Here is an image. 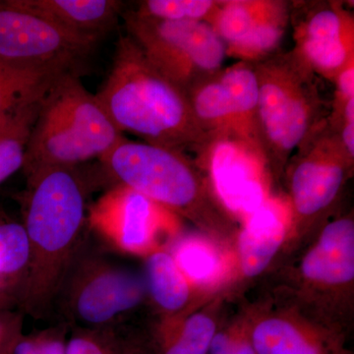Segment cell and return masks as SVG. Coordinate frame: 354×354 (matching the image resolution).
Here are the masks:
<instances>
[{
    "label": "cell",
    "instance_id": "cell-1",
    "mask_svg": "<svg viewBox=\"0 0 354 354\" xmlns=\"http://www.w3.org/2000/svg\"><path fill=\"white\" fill-rule=\"evenodd\" d=\"M23 227L30 265L19 305L35 319H46L70 266L79 252L86 215V187L74 167H44L27 176Z\"/></svg>",
    "mask_w": 354,
    "mask_h": 354
},
{
    "label": "cell",
    "instance_id": "cell-2",
    "mask_svg": "<svg viewBox=\"0 0 354 354\" xmlns=\"http://www.w3.org/2000/svg\"><path fill=\"white\" fill-rule=\"evenodd\" d=\"M95 97L121 134L177 151L199 138L184 88L153 66L129 36L118 41L113 68Z\"/></svg>",
    "mask_w": 354,
    "mask_h": 354
},
{
    "label": "cell",
    "instance_id": "cell-3",
    "mask_svg": "<svg viewBox=\"0 0 354 354\" xmlns=\"http://www.w3.org/2000/svg\"><path fill=\"white\" fill-rule=\"evenodd\" d=\"M100 160L118 185L136 191L192 221L199 232L234 245V221L178 151L124 138Z\"/></svg>",
    "mask_w": 354,
    "mask_h": 354
},
{
    "label": "cell",
    "instance_id": "cell-4",
    "mask_svg": "<svg viewBox=\"0 0 354 354\" xmlns=\"http://www.w3.org/2000/svg\"><path fill=\"white\" fill-rule=\"evenodd\" d=\"M124 139L76 72L55 79L46 91L32 127L23 169L75 167L101 158Z\"/></svg>",
    "mask_w": 354,
    "mask_h": 354
},
{
    "label": "cell",
    "instance_id": "cell-5",
    "mask_svg": "<svg viewBox=\"0 0 354 354\" xmlns=\"http://www.w3.org/2000/svg\"><path fill=\"white\" fill-rule=\"evenodd\" d=\"M274 295L312 320L348 335L354 306V221H329L311 241Z\"/></svg>",
    "mask_w": 354,
    "mask_h": 354
},
{
    "label": "cell",
    "instance_id": "cell-6",
    "mask_svg": "<svg viewBox=\"0 0 354 354\" xmlns=\"http://www.w3.org/2000/svg\"><path fill=\"white\" fill-rule=\"evenodd\" d=\"M147 304L143 274L101 256L77 253L55 300L75 328L118 327Z\"/></svg>",
    "mask_w": 354,
    "mask_h": 354
},
{
    "label": "cell",
    "instance_id": "cell-7",
    "mask_svg": "<svg viewBox=\"0 0 354 354\" xmlns=\"http://www.w3.org/2000/svg\"><path fill=\"white\" fill-rule=\"evenodd\" d=\"M129 37L164 75L181 88L220 69L227 46L205 21H160L125 16Z\"/></svg>",
    "mask_w": 354,
    "mask_h": 354
},
{
    "label": "cell",
    "instance_id": "cell-8",
    "mask_svg": "<svg viewBox=\"0 0 354 354\" xmlns=\"http://www.w3.org/2000/svg\"><path fill=\"white\" fill-rule=\"evenodd\" d=\"M97 41L76 36L18 3L0 1V62L32 71L76 72Z\"/></svg>",
    "mask_w": 354,
    "mask_h": 354
},
{
    "label": "cell",
    "instance_id": "cell-9",
    "mask_svg": "<svg viewBox=\"0 0 354 354\" xmlns=\"http://www.w3.org/2000/svg\"><path fill=\"white\" fill-rule=\"evenodd\" d=\"M177 218L136 191L116 185L91 207L88 221L113 248L145 258L167 249L180 234Z\"/></svg>",
    "mask_w": 354,
    "mask_h": 354
},
{
    "label": "cell",
    "instance_id": "cell-10",
    "mask_svg": "<svg viewBox=\"0 0 354 354\" xmlns=\"http://www.w3.org/2000/svg\"><path fill=\"white\" fill-rule=\"evenodd\" d=\"M256 74L259 83L258 122L272 150L288 156L301 145L311 129V93L292 64L269 62L256 70Z\"/></svg>",
    "mask_w": 354,
    "mask_h": 354
},
{
    "label": "cell",
    "instance_id": "cell-11",
    "mask_svg": "<svg viewBox=\"0 0 354 354\" xmlns=\"http://www.w3.org/2000/svg\"><path fill=\"white\" fill-rule=\"evenodd\" d=\"M248 312L257 354H353L348 335L312 320L278 295Z\"/></svg>",
    "mask_w": 354,
    "mask_h": 354
},
{
    "label": "cell",
    "instance_id": "cell-12",
    "mask_svg": "<svg viewBox=\"0 0 354 354\" xmlns=\"http://www.w3.org/2000/svg\"><path fill=\"white\" fill-rule=\"evenodd\" d=\"M346 177L344 155L329 143L318 145L297 162L290 178L291 230L285 249L300 243L305 228L333 204Z\"/></svg>",
    "mask_w": 354,
    "mask_h": 354
},
{
    "label": "cell",
    "instance_id": "cell-13",
    "mask_svg": "<svg viewBox=\"0 0 354 354\" xmlns=\"http://www.w3.org/2000/svg\"><path fill=\"white\" fill-rule=\"evenodd\" d=\"M209 176L221 206L241 221L272 199L262 162L241 142L223 140L214 147Z\"/></svg>",
    "mask_w": 354,
    "mask_h": 354
},
{
    "label": "cell",
    "instance_id": "cell-14",
    "mask_svg": "<svg viewBox=\"0 0 354 354\" xmlns=\"http://www.w3.org/2000/svg\"><path fill=\"white\" fill-rule=\"evenodd\" d=\"M286 23L283 4L230 1L215 9L209 25L227 46V55L250 60L264 57L279 46Z\"/></svg>",
    "mask_w": 354,
    "mask_h": 354
},
{
    "label": "cell",
    "instance_id": "cell-15",
    "mask_svg": "<svg viewBox=\"0 0 354 354\" xmlns=\"http://www.w3.org/2000/svg\"><path fill=\"white\" fill-rule=\"evenodd\" d=\"M167 250L205 299L227 295L236 279L234 246L204 232H180Z\"/></svg>",
    "mask_w": 354,
    "mask_h": 354
},
{
    "label": "cell",
    "instance_id": "cell-16",
    "mask_svg": "<svg viewBox=\"0 0 354 354\" xmlns=\"http://www.w3.org/2000/svg\"><path fill=\"white\" fill-rule=\"evenodd\" d=\"M290 230V209L272 198L242 221L234 244L235 283L262 276L286 248Z\"/></svg>",
    "mask_w": 354,
    "mask_h": 354
},
{
    "label": "cell",
    "instance_id": "cell-17",
    "mask_svg": "<svg viewBox=\"0 0 354 354\" xmlns=\"http://www.w3.org/2000/svg\"><path fill=\"white\" fill-rule=\"evenodd\" d=\"M258 99L256 70L239 64L198 88L190 102L198 122L225 127L250 122L257 116Z\"/></svg>",
    "mask_w": 354,
    "mask_h": 354
},
{
    "label": "cell",
    "instance_id": "cell-18",
    "mask_svg": "<svg viewBox=\"0 0 354 354\" xmlns=\"http://www.w3.org/2000/svg\"><path fill=\"white\" fill-rule=\"evenodd\" d=\"M142 274L147 304L155 310L158 320L180 318L209 301L193 288L167 249L145 257Z\"/></svg>",
    "mask_w": 354,
    "mask_h": 354
},
{
    "label": "cell",
    "instance_id": "cell-19",
    "mask_svg": "<svg viewBox=\"0 0 354 354\" xmlns=\"http://www.w3.org/2000/svg\"><path fill=\"white\" fill-rule=\"evenodd\" d=\"M227 295L212 298L187 315L158 320L150 337L156 354H208L221 328V307Z\"/></svg>",
    "mask_w": 354,
    "mask_h": 354
},
{
    "label": "cell",
    "instance_id": "cell-20",
    "mask_svg": "<svg viewBox=\"0 0 354 354\" xmlns=\"http://www.w3.org/2000/svg\"><path fill=\"white\" fill-rule=\"evenodd\" d=\"M18 3L76 36L99 41L113 29L122 3L115 0H17Z\"/></svg>",
    "mask_w": 354,
    "mask_h": 354
},
{
    "label": "cell",
    "instance_id": "cell-21",
    "mask_svg": "<svg viewBox=\"0 0 354 354\" xmlns=\"http://www.w3.org/2000/svg\"><path fill=\"white\" fill-rule=\"evenodd\" d=\"M342 14L323 9L305 23L300 36L302 57L325 74L339 73L351 59V36Z\"/></svg>",
    "mask_w": 354,
    "mask_h": 354
},
{
    "label": "cell",
    "instance_id": "cell-22",
    "mask_svg": "<svg viewBox=\"0 0 354 354\" xmlns=\"http://www.w3.org/2000/svg\"><path fill=\"white\" fill-rule=\"evenodd\" d=\"M30 265V246L23 225L0 223V295L6 304H19Z\"/></svg>",
    "mask_w": 354,
    "mask_h": 354
},
{
    "label": "cell",
    "instance_id": "cell-23",
    "mask_svg": "<svg viewBox=\"0 0 354 354\" xmlns=\"http://www.w3.org/2000/svg\"><path fill=\"white\" fill-rule=\"evenodd\" d=\"M46 91L23 104L0 127V184L24 167L28 144Z\"/></svg>",
    "mask_w": 354,
    "mask_h": 354
},
{
    "label": "cell",
    "instance_id": "cell-24",
    "mask_svg": "<svg viewBox=\"0 0 354 354\" xmlns=\"http://www.w3.org/2000/svg\"><path fill=\"white\" fill-rule=\"evenodd\" d=\"M59 76L0 62V127L23 104L46 92Z\"/></svg>",
    "mask_w": 354,
    "mask_h": 354
},
{
    "label": "cell",
    "instance_id": "cell-25",
    "mask_svg": "<svg viewBox=\"0 0 354 354\" xmlns=\"http://www.w3.org/2000/svg\"><path fill=\"white\" fill-rule=\"evenodd\" d=\"M216 6L215 1L209 0H149L135 13L160 21H203Z\"/></svg>",
    "mask_w": 354,
    "mask_h": 354
},
{
    "label": "cell",
    "instance_id": "cell-26",
    "mask_svg": "<svg viewBox=\"0 0 354 354\" xmlns=\"http://www.w3.org/2000/svg\"><path fill=\"white\" fill-rule=\"evenodd\" d=\"M121 333L113 328H75L67 337L65 354H120Z\"/></svg>",
    "mask_w": 354,
    "mask_h": 354
},
{
    "label": "cell",
    "instance_id": "cell-27",
    "mask_svg": "<svg viewBox=\"0 0 354 354\" xmlns=\"http://www.w3.org/2000/svg\"><path fill=\"white\" fill-rule=\"evenodd\" d=\"M208 354H257L253 344L248 309L230 325L221 326Z\"/></svg>",
    "mask_w": 354,
    "mask_h": 354
},
{
    "label": "cell",
    "instance_id": "cell-28",
    "mask_svg": "<svg viewBox=\"0 0 354 354\" xmlns=\"http://www.w3.org/2000/svg\"><path fill=\"white\" fill-rule=\"evenodd\" d=\"M68 326L62 322L30 335H21L12 354H65Z\"/></svg>",
    "mask_w": 354,
    "mask_h": 354
},
{
    "label": "cell",
    "instance_id": "cell-29",
    "mask_svg": "<svg viewBox=\"0 0 354 354\" xmlns=\"http://www.w3.org/2000/svg\"><path fill=\"white\" fill-rule=\"evenodd\" d=\"M23 316L20 311L0 308V353L13 351L23 334Z\"/></svg>",
    "mask_w": 354,
    "mask_h": 354
},
{
    "label": "cell",
    "instance_id": "cell-30",
    "mask_svg": "<svg viewBox=\"0 0 354 354\" xmlns=\"http://www.w3.org/2000/svg\"><path fill=\"white\" fill-rule=\"evenodd\" d=\"M120 354H156L150 335L139 332L121 333Z\"/></svg>",
    "mask_w": 354,
    "mask_h": 354
},
{
    "label": "cell",
    "instance_id": "cell-31",
    "mask_svg": "<svg viewBox=\"0 0 354 354\" xmlns=\"http://www.w3.org/2000/svg\"><path fill=\"white\" fill-rule=\"evenodd\" d=\"M337 86H339V91L341 93L342 99L344 101L353 99L354 97V65L353 60L344 69L342 70L337 77Z\"/></svg>",
    "mask_w": 354,
    "mask_h": 354
},
{
    "label": "cell",
    "instance_id": "cell-32",
    "mask_svg": "<svg viewBox=\"0 0 354 354\" xmlns=\"http://www.w3.org/2000/svg\"><path fill=\"white\" fill-rule=\"evenodd\" d=\"M342 143L344 150L348 153L349 158L354 156V123L346 122L344 130H342Z\"/></svg>",
    "mask_w": 354,
    "mask_h": 354
},
{
    "label": "cell",
    "instance_id": "cell-33",
    "mask_svg": "<svg viewBox=\"0 0 354 354\" xmlns=\"http://www.w3.org/2000/svg\"><path fill=\"white\" fill-rule=\"evenodd\" d=\"M344 118L346 122L354 123V97L344 104Z\"/></svg>",
    "mask_w": 354,
    "mask_h": 354
},
{
    "label": "cell",
    "instance_id": "cell-34",
    "mask_svg": "<svg viewBox=\"0 0 354 354\" xmlns=\"http://www.w3.org/2000/svg\"><path fill=\"white\" fill-rule=\"evenodd\" d=\"M12 353H13V351H6V353H2L0 354H12Z\"/></svg>",
    "mask_w": 354,
    "mask_h": 354
}]
</instances>
